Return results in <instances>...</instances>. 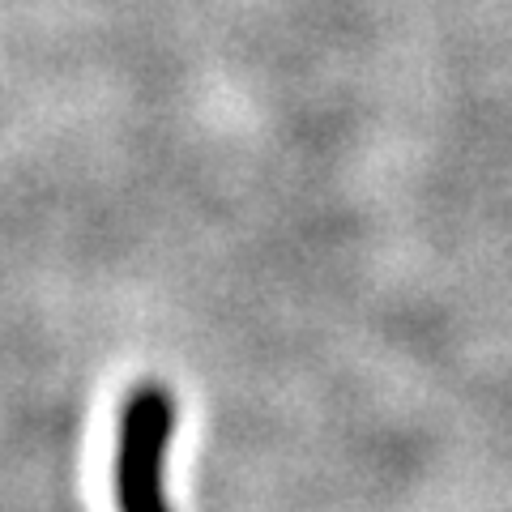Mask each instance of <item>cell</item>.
I'll list each match as a JSON object with an SVG mask.
<instances>
[{"mask_svg":"<svg viewBox=\"0 0 512 512\" xmlns=\"http://www.w3.org/2000/svg\"><path fill=\"white\" fill-rule=\"evenodd\" d=\"M175 436V393L158 380H141L124 397L116 440V508L171 512L167 500V448Z\"/></svg>","mask_w":512,"mask_h":512,"instance_id":"6da1fadb","label":"cell"}]
</instances>
